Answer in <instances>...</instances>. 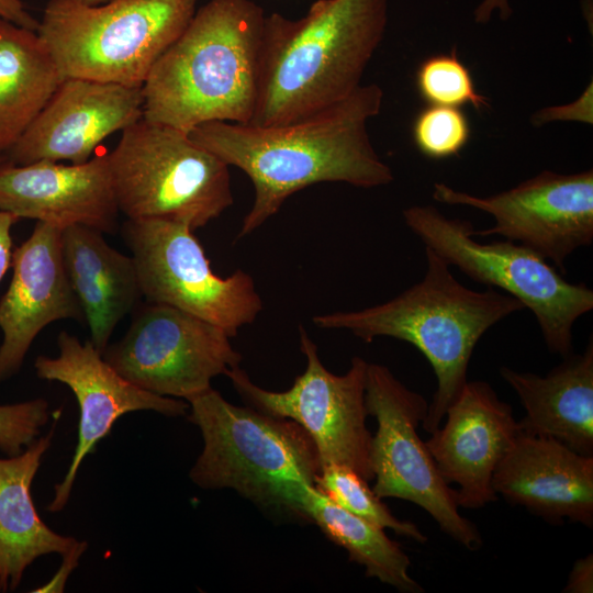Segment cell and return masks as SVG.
Returning a JSON list of instances; mask_svg holds the SVG:
<instances>
[{
  "label": "cell",
  "mask_w": 593,
  "mask_h": 593,
  "mask_svg": "<svg viewBox=\"0 0 593 593\" xmlns=\"http://www.w3.org/2000/svg\"><path fill=\"white\" fill-rule=\"evenodd\" d=\"M564 593H592L593 592V555H586L577 560L569 574Z\"/></svg>",
  "instance_id": "4dcf8cb0"
},
{
  "label": "cell",
  "mask_w": 593,
  "mask_h": 593,
  "mask_svg": "<svg viewBox=\"0 0 593 593\" xmlns=\"http://www.w3.org/2000/svg\"><path fill=\"white\" fill-rule=\"evenodd\" d=\"M220 326L177 307L149 302L102 356L122 377L152 393L188 399L239 366L240 355Z\"/></svg>",
  "instance_id": "7c38bea8"
},
{
  "label": "cell",
  "mask_w": 593,
  "mask_h": 593,
  "mask_svg": "<svg viewBox=\"0 0 593 593\" xmlns=\"http://www.w3.org/2000/svg\"><path fill=\"white\" fill-rule=\"evenodd\" d=\"M494 11L499 12V16L503 21L512 15L508 0H483L473 12L475 23H488Z\"/></svg>",
  "instance_id": "836d02e7"
},
{
  "label": "cell",
  "mask_w": 593,
  "mask_h": 593,
  "mask_svg": "<svg viewBox=\"0 0 593 593\" xmlns=\"http://www.w3.org/2000/svg\"><path fill=\"white\" fill-rule=\"evenodd\" d=\"M387 23L388 0H316L296 20L266 15L248 124H286L349 97L361 86Z\"/></svg>",
  "instance_id": "7a4b0ae2"
},
{
  "label": "cell",
  "mask_w": 593,
  "mask_h": 593,
  "mask_svg": "<svg viewBox=\"0 0 593 593\" xmlns=\"http://www.w3.org/2000/svg\"><path fill=\"white\" fill-rule=\"evenodd\" d=\"M425 256L424 278L399 295L359 311L318 314L312 321L320 328L344 329L366 343L385 336L416 347L437 379L422 423L432 434L467 383L469 361L479 339L524 306L493 288L475 291L465 287L439 255L425 247Z\"/></svg>",
  "instance_id": "277c9868"
},
{
  "label": "cell",
  "mask_w": 593,
  "mask_h": 593,
  "mask_svg": "<svg viewBox=\"0 0 593 593\" xmlns=\"http://www.w3.org/2000/svg\"><path fill=\"white\" fill-rule=\"evenodd\" d=\"M365 403L378 425L370 445L373 492L380 499L418 505L446 535L470 551L480 549L481 534L459 513L454 489L441 478L417 434L427 413L426 399L405 387L388 367L368 362Z\"/></svg>",
  "instance_id": "9c48e42d"
},
{
  "label": "cell",
  "mask_w": 593,
  "mask_h": 593,
  "mask_svg": "<svg viewBox=\"0 0 593 593\" xmlns=\"http://www.w3.org/2000/svg\"><path fill=\"white\" fill-rule=\"evenodd\" d=\"M592 82L585 88L579 99L572 103L559 107H550L535 112L530 122L534 126H541L556 121H577L586 124L593 123V90Z\"/></svg>",
  "instance_id": "f1b7e54d"
},
{
  "label": "cell",
  "mask_w": 593,
  "mask_h": 593,
  "mask_svg": "<svg viewBox=\"0 0 593 593\" xmlns=\"http://www.w3.org/2000/svg\"><path fill=\"white\" fill-rule=\"evenodd\" d=\"M406 226L424 246L475 282L499 288L535 315L549 351H573V325L593 309V290L571 283L547 259L505 239L479 243L469 221L450 219L433 205L403 211Z\"/></svg>",
  "instance_id": "ba28073f"
},
{
  "label": "cell",
  "mask_w": 593,
  "mask_h": 593,
  "mask_svg": "<svg viewBox=\"0 0 593 593\" xmlns=\"http://www.w3.org/2000/svg\"><path fill=\"white\" fill-rule=\"evenodd\" d=\"M60 246L90 342L103 354L116 325L142 296L134 259L111 247L102 232L85 225L64 227Z\"/></svg>",
  "instance_id": "44dd1931"
},
{
  "label": "cell",
  "mask_w": 593,
  "mask_h": 593,
  "mask_svg": "<svg viewBox=\"0 0 593 593\" xmlns=\"http://www.w3.org/2000/svg\"><path fill=\"white\" fill-rule=\"evenodd\" d=\"M48 419L49 404L44 399L0 404V450L7 456L19 455L37 438Z\"/></svg>",
  "instance_id": "83f0119b"
},
{
  "label": "cell",
  "mask_w": 593,
  "mask_h": 593,
  "mask_svg": "<svg viewBox=\"0 0 593 593\" xmlns=\"http://www.w3.org/2000/svg\"><path fill=\"white\" fill-rule=\"evenodd\" d=\"M0 210L61 228L85 225L114 232L120 211L108 153L71 165H16L7 159L0 165Z\"/></svg>",
  "instance_id": "ac0fdd59"
},
{
  "label": "cell",
  "mask_w": 593,
  "mask_h": 593,
  "mask_svg": "<svg viewBox=\"0 0 593 593\" xmlns=\"http://www.w3.org/2000/svg\"><path fill=\"white\" fill-rule=\"evenodd\" d=\"M54 429L15 456L0 458V591L15 590L38 557L71 550L79 540L52 530L40 517L31 486Z\"/></svg>",
  "instance_id": "7402d4cb"
},
{
  "label": "cell",
  "mask_w": 593,
  "mask_h": 593,
  "mask_svg": "<svg viewBox=\"0 0 593 593\" xmlns=\"http://www.w3.org/2000/svg\"><path fill=\"white\" fill-rule=\"evenodd\" d=\"M124 240L134 259L142 296L223 328L231 337L262 310L253 277L242 269L220 277L188 225L163 219L127 220Z\"/></svg>",
  "instance_id": "30bf717a"
},
{
  "label": "cell",
  "mask_w": 593,
  "mask_h": 593,
  "mask_svg": "<svg viewBox=\"0 0 593 593\" xmlns=\"http://www.w3.org/2000/svg\"><path fill=\"white\" fill-rule=\"evenodd\" d=\"M195 10L197 0H48L36 32L63 79L143 87Z\"/></svg>",
  "instance_id": "8992f818"
},
{
  "label": "cell",
  "mask_w": 593,
  "mask_h": 593,
  "mask_svg": "<svg viewBox=\"0 0 593 593\" xmlns=\"http://www.w3.org/2000/svg\"><path fill=\"white\" fill-rule=\"evenodd\" d=\"M0 19L33 31L38 27V20L27 11L23 0H0Z\"/></svg>",
  "instance_id": "1f68e13d"
},
{
  "label": "cell",
  "mask_w": 593,
  "mask_h": 593,
  "mask_svg": "<svg viewBox=\"0 0 593 593\" xmlns=\"http://www.w3.org/2000/svg\"><path fill=\"white\" fill-rule=\"evenodd\" d=\"M492 488L550 524L564 518L593 527V457L521 430L499 462Z\"/></svg>",
  "instance_id": "d6986e66"
},
{
  "label": "cell",
  "mask_w": 593,
  "mask_h": 593,
  "mask_svg": "<svg viewBox=\"0 0 593 593\" xmlns=\"http://www.w3.org/2000/svg\"><path fill=\"white\" fill-rule=\"evenodd\" d=\"M445 416L425 444L444 481L458 485L457 505L482 508L497 500L493 473L521 433L519 424L485 381H467Z\"/></svg>",
  "instance_id": "2e32d148"
},
{
  "label": "cell",
  "mask_w": 593,
  "mask_h": 593,
  "mask_svg": "<svg viewBox=\"0 0 593 593\" xmlns=\"http://www.w3.org/2000/svg\"><path fill=\"white\" fill-rule=\"evenodd\" d=\"M266 14L253 0H210L153 66L143 118L190 132L206 122L248 124Z\"/></svg>",
  "instance_id": "3957f363"
},
{
  "label": "cell",
  "mask_w": 593,
  "mask_h": 593,
  "mask_svg": "<svg viewBox=\"0 0 593 593\" xmlns=\"http://www.w3.org/2000/svg\"><path fill=\"white\" fill-rule=\"evenodd\" d=\"M142 118V87L66 78L7 157L16 165L82 164L107 137Z\"/></svg>",
  "instance_id": "9a60e30c"
},
{
  "label": "cell",
  "mask_w": 593,
  "mask_h": 593,
  "mask_svg": "<svg viewBox=\"0 0 593 593\" xmlns=\"http://www.w3.org/2000/svg\"><path fill=\"white\" fill-rule=\"evenodd\" d=\"M87 548L88 544L86 541H78L71 550L61 556L63 563L51 581L33 592H63L67 578L77 568L79 559Z\"/></svg>",
  "instance_id": "f546056e"
},
{
  "label": "cell",
  "mask_w": 593,
  "mask_h": 593,
  "mask_svg": "<svg viewBox=\"0 0 593 593\" xmlns=\"http://www.w3.org/2000/svg\"><path fill=\"white\" fill-rule=\"evenodd\" d=\"M382 100L377 83L361 85L346 99L286 124L213 121L191 130L195 143L240 169L254 186V202L237 238L255 232L289 197L309 186L345 182L369 189L391 183L393 172L367 132V122L379 114Z\"/></svg>",
  "instance_id": "6da1fadb"
},
{
  "label": "cell",
  "mask_w": 593,
  "mask_h": 593,
  "mask_svg": "<svg viewBox=\"0 0 593 593\" xmlns=\"http://www.w3.org/2000/svg\"><path fill=\"white\" fill-rule=\"evenodd\" d=\"M299 332L306 367L290 389L281 392L262 389L239 366L225 376L248 406L299 424L315 445L321 469L329 465L346 466L370 481L372 436L366 425L365 403L368 362L354 357L346 373H332L322 363L306 331L300 326Z\"/></svg>",
  "instance_id": "8fae6325"
},
{
  "label": "cell",
  "mask_w": 593,
  "mask_h": 593,
  "mask_svg": "<svg viewBox=\"0 0 593 593\" xmlns=\"http://www.w3.org/2000/svg\"><path fill=\"white\" fill-rule=\"evenodd\" d=\"M78 1H81V2L88 3V4H98V3L105 2L107 0H78Z\"/></svg>",
  "instance_id": "e575fe53"
},
{
  "label": "cell",
  "mask_w": 593,
  "mask_h": 593,
  "mask_svg": "<svg viewBox=\"0 0 593 593\" xmlns=\"http://www.w3.org/2000/svg\"><path fill=\"white\" fill-rule=\"evenodd\" d=\"M63 80L36 31L0 19V155L15 145Z\"/></svg>",
  "instance_id": "603a6c76"
},
{
  "label": "cell",
  "mask_w": 593,
  "mask_h": 593,
  "mask_svg": "<svg viewBox=\"0 0 593 593\" xmlns=\"http://www.w3.org/2000/svg\"><path fill=\"white\" fill-rule=\"evenodd\" d=\"M108 157L127 220H170L194 231L233 204L230 166L188 132L142 118L122 131Z\"/></svg>",
  "instance_id": "52a82bcc"
},
{
  "label": "cell",
  "mask_w": 593,
  "mask_h": 593,
  "mask_svg": "<svg viewBox=\"0 0 593 593\" xmlns=\"http://www.w3.org/2000/svg\"><path fill=\"white\" fill-rule=\"evenodd\" d=\"M300 516L314 522L335 544L345 548L349 560L403 593H422L423 588L409 574L411 560L383 528L337 505L315 485L305 484L299 500Z\"/></svg>",
  "instance_id": "cb8c5ba5"
},
{
  "label": "cell",
  "mask_w": 593,
  "mask_h": 593,
  "mask_svg": "<svg viewBox=\"0 0 593 593\" xmlns=\"http://www.w3.org/2000/svg\"><path fill=\"white\" fill-rule=\"evenodd\" d=\"M61 227L37 222L11 256L12 278L0 300V383L21 368L41 331L58 320H82L61 256Z\"/></svg>",
  "instance_id": "e0dca14e"
},
{
  "label": "cell",
  "mask_w": 593,
  "mask_h": 593,
  "mask_svg": "<svg viewBox=\"0 0 593 593\" xmlns=\"http://www.w3.org/2000/svg\"><path fill=\"white\" fill-rule=\"evenodd\" d=\"M8 159L5 155H0V165Z\"/></svg>",
  "instance_id": "d590c367"
},
{
  "label": "cell",
  "mask_w": 593,
  "mask_h": 593,
  "mask_svg": "<svg viewBox=\"0 0 593 593\" xmlns=\"http://www.w3.org/2000/svg\"><path fill=\"white\" fill-rule=\"evenodd\" d=\"M433 198L491 214L492 227L473 235H501L547 259L566 273V259L593 242V171L558 174L544 170L516 187L477 197L436 182Z\"/></svg>",
  "instance_id": "4fadbf2b"
},
{
  "label": "cell",
  "mask_w": 593,
  "mask_h": 593,
  "mask_svg": "<svg viewBox=\"0 0 593 593\" xmlns=\"http://www.w3.org/2000/svg\"><path fill=\"white\" fill-rule=\"evenodd\" d=\"M18 221L16 216L0 210V281L11 267V228Z\"/></svg>",
  "instance_id": "d6a6232c"
},
{
  "label": "cell",
  "mask_w": 593,
  "mask_h": 593,
  "mask_svg": "<svg viewBox=\"0 0 593 593\" xmlns=\"http://www.w3.org/2000/svg\"><path fill=\"white\" fill-rule=\"evenodd\" d=\"M367 482L346 466L329 465L321 469L315 486L351 514L383 529L389 528L400 536L425 544L427 536L417 525L398 519Z\"/></svg>",
  "instance_id": "d4e9b609"
},
{
  "label": "cell",
  "mask_w": 593,
  "mask_h": 593,
  "mask_svg": "<svg viewBox=\"0 0 593 593\" xmlns=\"http://www.w3.org/2000/svg\"><path fill=\"white\" fill-rule=\"evenodd\" d=\"M546 376L500 367L525 410L518 422L527 434L553 438L593 457V342L570 354Z\"/></svg>",
  "instance_id": "ffe728a7"
},
{
  "label": "cell",
  "mask_w": 593,
  "mask_h": 593,
  "mask_svg": "<svg viewBox=\"0 0 593 593\" xmlns=\"http://www.w3.org/2000/svg\"><path fill=\"white\" fill-rule=\"evenodd\" d=\"M419 98L427 104L472 105L477 111L489 108V99L475 88L469 68L460 60L457 49L423 59L415 72Z\"/></svg>",
  "instance_id": "484cf974"
},
{
  "label": "cell",
  "mask_w": 593,
  "mask_h": 593,
  "mask_svg": "<svg viewBox=\"0 0 593 593\" xmlns=\"http://www.w3.org/2000/svg\"><path fill=\"white\" fill-rule=\"evenodd\" d=\"M411 132L423 156L440 160L460 154L469 143L471 126L460 108L428 104L416 113Z\"/></svg>",
  "instance_id": "4316f807"
},
{
  "label": "cell",
  "mask_w": 593,
  "mask_h": 593,
  "mask_svg": "<svg viewBox=\"0 0 593 593\" xmlns=\"http://www.w3.org/2000/svg\"><path fill=\"white\" fill-rule=\"evenodd\" d=\"M57 346L58 356H38L34 368L40 379L58 381L72 391L79 406V424L68 470L54 486V497L47 506L52 513L67 505L81 462L121 416L135 411L181 416L189 410L186 401L161 396L131 383L104 360L90 340L81 343L63 331L57 336Z\"/></svg>",
  "instance_id": "5bb4252c"
},
{
  "label": "cell",
  "mask_w": 593,
  "mask_h": 593,
  "mask_svg": "<svg viewBox=\"0 0 593 593\" xmlns=\"http://www.w3.org/2000/svg\"><path fill=\"white\" fill-rule=\"evenodd\" d=\"M186 402L203 438L191 481L202 489H233L260 506L300 516L303 486L315 485L321 472L307 433L289 418L233 405L212 388Z\"/></svg>",
  "instance_id": "5b68a950"
}]
</instances>
